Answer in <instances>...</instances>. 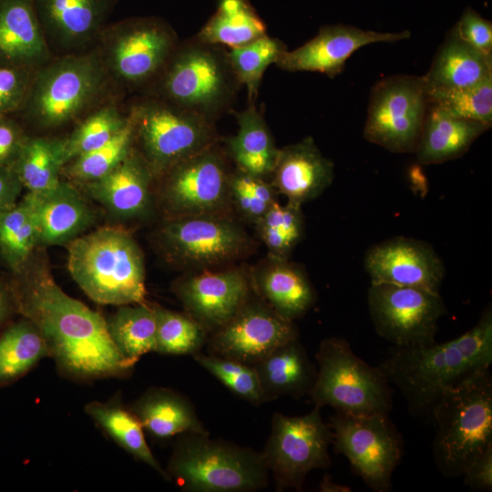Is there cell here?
Segmentation results:
<instances>
[{
	"instance_id": "obj_1",
	"label": "cell",
	"mask_w": 492,
	"mask_h": 492,
	"mask_svg": "<svg viewBox=\"0 0 492 492\" xmlns=\"http://www.w3.org/2000/svg\"><path fill=\"white\" fill-rule=\"evenodd\" d=\"M10 287L15 312L38 329L64 375L93 381L130 374L135 364L115 346L106 319L66 293L47 268L28 264Z\"/></svg>"
},
{
	"instance_id": "obj_2",
	"label": "cell",
	"mask_w": 492,
	"mask_h": 492,
	"mask_svg": "<svg viewBox=\"0 0 492 492\" xmlns=\"http://www.w3.org/2000/svg\"><path fill=\"white\" fill-rule=\"evenodd\" d=\"M492 364V311L460 336L441 343L393 346L377 365L401 393L410 415L431 423L443 393Z\"/></svg>"
},
{
	"instance_id": "obj_3",
	"label": "cell",
	"mask_w": 492,
	"mask_h": 492,
	"mask_svg": "<svg viewBox=\"0 0 492 492\" xmlns=\"http://www.w3.org/2000/svg\"><path fill=\"white\" fill-rule=\"evenodd\" d=\"M68 272L79 288L101 305L145 302L143 252L126 229L105 226L68 243Z\"/></svg>"
},
{
	"instance_id": "obj_4",
	"label": "cell",
	"mask_w": 492,
	"mask_h": 492,
	"mask_svg": "<svg viewBox=\"0 0 492 492\" xmlns=\"http://www.w3.org/2000/svg\"><path fill=\"white\" fill-rule=\"evenodd\" d=\"M432 445L436 469L462 477L469 463L492 446V374L481 369L447 388L432 411Z\"/></svg>"
},
{
	"instance_id": "obj_5",
	"label": "cell",
	"mask_w": 492,
	"mask_h": 492,
	"mask_svg": "<svg viewBox=\"0 0 492 492\" xmlns=\"http://www.w3.org/2000/svg\"><path fill=\"white\" fill-rule=\"evenodd\" d=\"M166 472L188 492H255L269 479L261 452L212 439L210 433L179 435Z\"/></svg>"
},
{
	"instance_id": "obj_6",
	"label": "cell",
	"mask_w": 492,
	"mask_h": 492,
	"mask_svg": "<svg viewBox=\"0 0 492 492\" xmlns=\"http://www.w3.org/2000/svg\"><path fill=\"white\" fill-rule=\"evenodd\" d=\"M155 83L157 97L213 122L231 110L241 87L228 50L196 36L179 44Z\"/></svg>"
},
{
	"instance_id": "obj_7",
	"label": "cell",
	"mask_w": 492,
	"mask_h": 492,
	"mask_svg": "<svg viewBox=\"0 0 492 492\" xmlns=\"http://www.w3.org/2000/svg\"><path fill=\"white\" fill-rule=\"evenodd\" d=\"M315 359L317 376L308 395L314 405H328L336 413L354 416L388 415L393 409L386 376L378 366L358 357L346 339H323Z\"/></svg>"
},
{
	"instance_id": "obj_8",
	"label": "cell",
	"mask_w": 492,
	"mask_h": 492,
	"mask_svg": "<svg viewBox=\"0 0 492 492\" xmlns=\"http://www.w3.org/2000/svg\"><path fill=\"white\" fill-rule=\"evenodd\" d=\"M106 72L103 57L95 51L49 61L35 70L21 110L46 128L67 124L100 94Z\"/></svg>"
},
{
	"instance_id": "obj_9",
	"label": "cell",
	"mask_w": 492,
	"mask_h": 492,
	"mask_svg": "<svg viewBox=\"0 0 492 492\" xmlns=\"http://www.w3.org/2000/svg\"><path fill=\"white\" fill-rule=\"evenodd\" d=\"M129 117L135 148L156 179L220 141L215 122L157 97L135 105Z\"/></svg>"
},
{
	"instance_id": "obj_10",
	"label": "cell",
	"mask_w": 492,
	"mask_h": 492,
	"mask_svg": "<svg viewBox=\"0 0 492 492\" xmlns=\"http://www.w3.org/2000/svg\"><path fill=\"white\" fill-rule=\"evenodd\" d=\"M157 241L169 261L190 272L227 266L254 248L233 214L167 217L157 231Z\"/></svg>"
},
{
	"instance_id": "obj_11",
	"label": "cell",
	"mask_w": 492,
	"mask_h": 492,
	"mask_svg": "<svg viewBox=\"0 0 492 492\" xmlns=\"http://www.w3.org/2000/svg\"><path fill=\"white\" fill-rule=\"evenodd\" d=\"M322 407L302 415L274 413L262 460L274 479L277 491H302L306 476L332 465L329 446L333 432L321 414Z\"/></svg>"
},
{
	"instance_id": "obj_12",
	"label": "cell",
	"mask_w": 492,
	"mask_h": 492,
	"mask_svg": "<svg viewBox=\"0 0 492 492\" xmlns=\"http://www.w3.org/2000/svg\"><path fill=\"white\" fill-rule=\"evenodd\" d=\"M333 450L375 492L392 489V476L404 453L402 435L388 415H347L336 413L327 423Z\"/></svg>"
},
{
	"instance_id": "obj_13",
	"label": "cell",
	"mask_w": 492,
	"mask_h": 492,
	"mask_svg": "<svg viewBox=\"0 0 492 492\" xmlns=\"http://www.w3.org/2000/svg\"><path fill=\"white\" fill-rule=\"evenodd\" d=\"M428 107L424 77L383 78L371 91L364 137L392 152H415Z\"/></svg>"
},
{
	"instance_id": "obj_14",
	"label": "cell",
	"mask_w": 492,
	"mask_h": 492,
	"mask_svg": "<svg viewBox=\"0 0 492 492\" xmlns=\"http://www.w3.org/2000/svg\"><path fill=\"white\" fill-rule=\"evenodd\" d=\"M229 159L218 141L161 175L159 196L168 217L232 214Z\"/></svg>"
},
{
	"instance_id": "obj_15",
	"label": "cell",
	"mask_w": 492,
	"mask_h": 492,
	"mask_svg": "<svg viewBox=\"0 0 492 492\" xmlns=\"http://www.w3.org/2000/svg\"><path fill=\"white\" fill-rule=\"evenodd\" d=\"M367 303L375 332L394 346L434 343L446 313L439 292L416 287L371 283Z\"/></svg>"
},
{
	"instance_id": "obj_16",
	"label": "cell",
	"mask_w": 492,
	"mask_h": 492,
	"mask_svg": "<svg viewBox=\"0 0 492 492\" xmlns=\"http://www.w3.org/2000/svg\"><path fill=\"white\" fill-rule=\"evenodd\" d=\"M105 65L121 82L156 81L179 46L174 30L157 17H136L108 31Z\"/></svg>"
},
{
	"instance_id": "obj_17",
	"label": "cell",
	"mask_w": 492,
	"mask_h": 492,
	"mask_svg": "<svg viewBox=\"0 0 492 492\" xmlns=\"http://www.w3.org/2000/svg\"><path fill=\"white\" fill-rule=\"evenodd\" d=\"M299 338L288 320L252 293L223 325L208 335V353L254 365L277 347Z\"/></svg>"
},
{
	"instance_id": "obj_18",
	"label": "cell",
	"mask_w": 492,
	"mask_h": 492,
	"mask_svg": "<svg viewBox=\"0 0 492 492\" xmlns=\"http://www.w3.org/2000/svg\"><path fill=\"white\" fill-rule=\"evenodd\" d=\"M172 292L208 333L233 317L253 293L249 270L239 266L189 272L174 282Z\"/></svg>"
},
{
	"instance_id": "obj_19",
	"label": "cell",
	"mask_w": 492,
	"mask_h": 492,
	"mask_svg": "<svg viewBox=\"0 0 492 492\" xmlns=\"http://www.w3.org/2000/svg\"><path fill=\"white\" fill-rule=\"evenodd\" d=\"M371 283H387L439 292L444 263L427 242L395 237L371 247L364 256Z\"/></svg>"
},
{
	"instance_id": "obj_20",
	"label": "cell",
	"mask_w": 492,
	"mask_h": 492,
	"mask_svg": "<svg viewBox=\"0 0 492 492\" xmlns=\"http://www.w3.org/2000/svg\"><path fill=\"white\" fill-rule=\"evenodd\" d=\"M408 30L383 33L346 25H330L320 28L318 34L300 47L286 50L275 63L289 72L311 71L335 77L344 68L354 52L373 43H393L410 37Z\"/></svg>"
},
{
	"instance_id": "obj_21",
	"label": "cell",
	"mask_w": 492,
	"mask_h": 492,
	"mask_svg": "<svg viewBox=\"0 0 492 492\" xmlns=\"http://www.w3.org/2000/svg\"><path fill=\"white\" fill-rule=\"evenodd\" d=\"M25 197L36 217L38 246L68 244L96 220L88 202L68 181L61 180L42 192H26Z\"/></svg>"
},
{
	"instance_id": "obj_22",
	"label": "cell",
	"mask_w": 492,
	"mask_h": 492,
	"mask_svg": "<svg viewBox=\"0 0 492 492\" xmlns=\"http://www.w3.org/2000/svg\"><path fill=\"white\" fill-rule=\"evenodd\" d=\"M156 179L149 165L134 148L113 169L85 184L87 193L116 218L144 217L151 210V186Z\"/></svg>"
},
{
	"instance_id": "obj_23",
	"label": "cell",
	"mask_w": 492,
	"mask_h": 492,
	"mask_svg": "<svg viewBox=\"0 0 492 492\" xmlns=\"http://www.w3.org/2000/svg\"><path fill=\"white\" fill-rule=\"evenodd\" d=\"M249 274L254 294L288 320L305 315L317 300L305 270L289 258L267 254Z\"/></svg>"
},
{
	"instance_id": "obj_24",
	"label": "cell",
	"mask_w": 492,
	"mask_h": 492,
	"mask_svg": "<svg viewBox=\"0 0 492 492\" xmlns=\"http://www.w3.org/2000/svg\"><path fill=\"white\" fill-rule=\"evenodd\" d=\"M333 163L312 137L279 149L269 180L287 201L302 205L320 196L333 182Z\"/></svg>"
},
{
	"instance_id": "obj_25",
	"label": "cell",
	"mask_w": 492,
	"mask_h": 492,
	"mask_svg": "<svg viewBox=\"0 0 492 492\" xmlns=\"http://www.w3.org/2000/svg\"><path fill=\"white\" fill-rule=\"evenodd\" d=\"M116 0H33L47 39L61 48L77 50L102 31Z\"/></svg>"
},
{
	"instance_id": "obj_26",
	"label": "cell",
	"mask_w": 492,
	"mask_h": 492,
	"mask_svg": "<svg viewBox=\"0 0 492 492\" xmlns=\"http://www.w3.org/2000/svg\"><path fill=\"white\" fill-rule=\"evenodd\" d=\"M50 57L33 0H0V67L35 71Z\"/></svg>"
},
{
	"instance_id": "obj_27",
	"label": "cell",
	"mask_w": 492,
	"mask_h": 492,
	"mask_svg": "<svg viewBox=\"0 0 492 492\" xmlns=\"http://www.w3.org/2000/svg\"><path fill=\"white\" fill-rule=\"evenodd\" d=\"M491 125L459 118L429 104L415 149L424 165L440 164L460 158Z\"/></svg>"
},
{
	"instance_id": "obj_28",
	"label": "cell",
	"mask_w": 492,
	"mask_h": 492,
	"mask_svg": "<svg viewBox=\"0 0 492 492\" xmlns=\"http://www.w3.org/2000/svg\"><path fill=\"white\" fill-rule=\"evenodd\" d=\"M254 367L270 402L281 396L308 395L317 376V366L299 338L277 347Z\"/></svg>"
},
{
	"instance_id": "obj_29",
	"label": "cell",
	"mask_w": 492,
	"mask_h": 492,
	"mask_svg": "<svg viewBox=\"0 0 492 492\" xmlns=\"http://www.w3.org/2000/svg\"><path fill=\"white\" fill-rule=\"evenodd\" d=\"M143 429L159 439L183 433H209L192 403L183 395L164 387H151L129 407Z\"/></svg>"
},
{
	"instance_id": "obj_30",
	"label": "cell",
	"mask_w": 492,
	"mask_h": 492,
	"mask_svg": "<svg viewBox=\"0 0 492 492\" xmlns=\"http://www.w3.org/2000/svg\"><path fill=\"white\" fill-rule=\"evenodd\" d=\"M237 133L226 140V153L235 168L246 173L270 179L279 149L272 134L254 102L234 112Z\"/></svg>"
},
{
	"instance_id": "obj_31",
	"label": "cell",
	"mask_w": 492,
	"mask_h": 492,
	"mask_svg": "<svg viewBox=\"0 0 492 492\" xmlns=\"http://www.w3.org/2000/svg\"><path fill=\"white\" fill-rule=\"evenodd\" d=\"M492 77V56L463 41L452 29L424 76L427 89L461 88Z\"/></svg>"
},
{
	"instance_id": "obj_32",
	"label": "cell",
	"mask_w": 492,
	"mask_h": 492,
	"mask_svg": "<svg viewBox=\"0 0 492 492\" xmlns=\"http://www.w3.org/2000/svg\"><path fill=\"white\" fill-rule=\"evenodd\" d=\"M84 410L126 452L169 481L166 469L161 466L148 446L139 420L119 399L93 401L87 404Z\"/></svg>"
},
{
	"instance_id": "obj_33",
	"label": "cell",
	"mask_w": 492,
	"mask_h": 492,
	"mask_svg": "<svg viewBox=\"0 0 492 492\" xmlns=\"http://www.w3.org/2000/svg\"><path fill=\"white\" fill-rule=\"evenodd\" d=\"M266 34V25L249 0H220L195 36L207 44L234 48Z\"/></svg>"
},
{
	"instance_id": "obj_34",
	"label": "cell",
	"mask_w": 492,
	"mask_h": 492,
	"mask_svg": "<svg viewBox=\"0 0 492 492\" xmlns=\"http://www.w3.org/2000/svg\"><path fill=\"white\" fill-rule=\"evenodd\" d=\"M66 138L28 137L13 164L27 192H42L56 187L66 165Z\"/></svg>"
},
{
	"instance_id": "obj_35",
	"label": "cell",
	"mask_w": 492,
	"mask_h": 492,
	"mask_svg": "<svg viewBox=\"0 0 492 492\" xmlns=\"http://www.w3.org/2000/svg\"><path fill=\"white\" fill-rule=\"evenodd\" d=\"M106 321L115 346L129 363L136 364L142 355L155 352L157 320L154 305L145 302L120 305Z\"/></svg>"
},
{
	"instance_id": "obj_36",
	"label": "cell",
	"mask_w": 492,
	"mask_h": 492,
	"mask_svg": "<svg viewBox=\"0 0 492 492\" xmlns=\"http://www.w3.org/2000/svg\"><path fill=\"white\" fill-rule=\"evenodd\" d=\"M49 357L38 329L26 318L7 327L0 336V387L26 374L40 360Z\"/></svg>"
},
{
	"instance_id": "obj_37",
	"label": "cell",
	"mask_w": 492,
	"mask_h": 492,
	"mask_svg": "<svg viewBox=\"0 0 492 492\" xmlns=\"http://www.w3.org/2000/svg\"><path fill=\"white\" fill-rule=\"evenodd\" d=\"M37 246L36 217L24 196L12 209L0 214V256L15 274L30 263Z\"/></svg>"
},
{
	"instance_id": "obj_38",
	"label": "cell",
	"mask_w": 492,
	"mask_h": 492,
	"mask_svg": "<svg viewBox=\"0 0 492 492\" xmlns=\"http://www.w3.org/2000/svg\"><path fill=\"white\" fill-rule=\"evenodd\" d=\"M134 148V127L129 115L123 128L104 146L67 163L62 172L71 181L87 184L113 169Z\"/></svg>"
},
{
	"instance_id": "obj_39",
	"label": "cell",
	"mask_w": 492,
	"mask_h": 492,
	"mask_svg": "<svg viewBox=\"0 0 492 492\" xmlns=\"http://www.w3.org/2000/svg\"><path fill=\"white\" fill-rule=\"evenodd\" d=\"M302 205L275 201L254 225L259 238L268 249V254L289 258L304 232Z\"/></svg>"
},
{
	"instance_id": "obj_40",
	"label": "cell",
	"mask_w": 492,
	"mask_h": 492,
	"mask_svg": "<svg viewBox=\"0 0 492 492\" xmlns=\"http://www.w3.org/2000/svg\"><path fill=\"white\" fill-rule=\"evenodd\" d=\"M287 50L278 38L267 34L239 47L228 50L236 77L245 86L250 102H255L265 70Z\"/></svg>"
},
{
	"instance_id": "obj_41",
	"label": "cell",
	"mask_w": 492,
	"mask_h": 492,
	"mask_svg": "<svg viewBox=\"0 0 492 492\" xmlns=\"http://www.w3.org/2000/svg\"><path fill=\"white\" fill-rule=\"evenodd\" d=\"M157 320L155 352L161 354H191L207 343L208 332L186 313L154 305Z\"/></svg>"
},
{
	"instance_id": "obj_42",
	"label": "cell",
	"mask_w": 492,
	"mask_h": 492,
	"mask_svg": "<svg viewBox=\"0 0 492 492\" xmlns=\"http://www.w3.org/2000/svg\"><path fill=\"white\" fill-rule=\"evenodd\" d=\"M278 195L269 179L236 168L231 169L229 179L230 207L238 219L255 225L277 201Z\"/></svg>"
},
{
	"instance_id": "obj_43",
	"label": "cell",
	"mask_w": 492,
	"mask_h": 492,
	"mask_svg": "<svg viewBox=\"0 0 492 492\" xmlns=\"http://www.w3.org/2000/svg\"><path fill=\"white\" fill-rule=\"evenodd\" d=\"M192 357L238 397L254 405L270 402L261 388L254 365L210 353L199 352Z\"/></svg>"
},
{
	"instance_id": "obj_44",
	"label": "cell",
	"mask_w": 492,
	"mask_h": 492,
	"mask_svg": "<svg viewBox=\"0 0 492 492\" xmlns=\"http://www.w3.org/2000/svg\"><path fill=\"white\" fill-rule=\"evenodd\" d=\"M127 120L128 117L122 116L113 106L101 108L89 115L66 138V164L107 144L123 128Z\"/></svg>"
},
{
	"instance_id": "obj_45",
	"label": "cell",
	"mask_w": 492,
	"mask_h": 492,
	"mask_svg": "<svg viewBox=\"0 0 492 492\" xmlns=\"http://www.w3.org/2000/svg\"><path fill=\"white\" fill-rule=\"evenodd\" d=\"M429 104L453 116L492 124V77L461 88L427 89Z\"/></svg>"
},
{
	"instance_id": "obj_46",
	"label": "cell",
	"mask_w": 492,
	"mask_h": 492,
	"mask_svg": "<svg viewBox=\"0 0 492 492\" xmlns=\"http://www.w3.org/2000/svg\"><path fill=\"white\" fill-rule=\"evenodd\" d=\"M34 70L0 67V116L21 110L26 98Z\"/></svg>"
},
{
	"instance_id": "obj_47",
	"label": "cell",
	"mask_w": 492,
	"mask_h": 492,
	"mask_svg": "<svg viewBox=\"0 0 492 492\" xmlns=\"http://www.w3.org/2000/svg\"><path fill=\"white\" fill-rule=\"evenodd\" d=\"M452 30L482 54L492 56V23L467 6Z\"/></svg>"
},
{
	"instance_id": "obj_48",
	"label": "cell",
	"mask_w": 492,
	"mask_h": 492,
	"mask_svg": "<svg viewBox=\"0 0 492 492\" xmlns=\"http://www.w3.org/2000/svg\"><path fill=\"white\" fill-rule=\"evenodd\" d=\"M27 136L10 116H0V167L13 166Z\"/></svg>"
},
{
	"instance_id": "obj_49",
	"label": "cell",
	"mask_w": 492,
	"mask_h": 492,
	"mask_svg": "<svg viewBox=\"0 0 492 492\" xmlns=\"http://www.w3.org/2000/svg\"><path fill=\"white\" fill-rule=\"evenodd\" d=\"M462 477L465 485L474 491L492 489V446L479 453L466 467Z\"/></svg>"
},
{
	"instance_id": "obj_50",
	"label": "cell",
	"mask_w": 492,
	"mask_h": 492,
	"mask_svg": "<svg viewBox=\"0 0 492 492\" xmlns=\"http://www.w3.org/2000/svg\"><path fill=\"white\" fill-rule=\"evenodd\" d=\"M24 189L13 166L0 167V214L12 209Z\"/></svg>"
},
{
	"instance_id": "obj_51",
	"label": "cell",
	"mask_w": 492,
	"mask_h": 492,
	"mask_svg": "<svg viewBox=\"0 0 492 492\" xmlns=\"http://www.w3.org/2000/svg\"><path fill=\"white\" fill-rule=\"evenodd\" d=\"M14 312L15 309L10 283L0 282V326Z\"/></svg>"
},
{
	"instance_id": "obj_52",
	"label": "cell",
	"mask_w": 492,
	"mask_h": 492,
	"mask_svg": "<svg viewBox=\"0 0 492 492\" xmlns=\"http://www.w3.org/2000/svg\"><path fill=\"white\" fill-rule=\"evenodd\" d=\"M319 491L321 492H351L350 487L341 485L333 481L330 475L326 474L319 484Z\"/></svg>"
}]
</instances>
